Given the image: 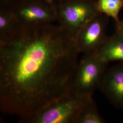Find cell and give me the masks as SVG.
<instances>
[{"mask_svg":"<svg viewBox=\"0 0 123 123\" xmlns=\"http://www.w3.org/2000/svg\"><path fill=\"white\" fill-rule=\"evenodd\" d=\"M98 88L112 104L123 109V64L106 69Z\"/></svg>","mask_w":123,"mask_h":123,"instance_id":"cell-7","label":"cell"},{"mask_svg":"<svg viewBox=\"0 0 123 123\" xmlns=\"http://www.w3.org/2000/svg\"><path fill=\"white\" fill-rule=\"evenodd\" d=\"M107 64L101 61L95 53L84 55L78 62L75 71L72 91L82 95H92L98 88Z\"/></svg>","mask_w":123,"mask_h":123,"instance_id":"cell-4","label":"cell"},{"mask_svg":"<svg viewBox=\"0 0 123 123\" xmlns=\"http://www.w3.org/2000/svg\"><path fill=\"white\" fill-rule=\"evenodd\" d=\"M104 119L97 110L93 98L88 102L84 106L76 123H103Z\"/></svg>","mask_w":123,"mask_h":123,"instance_id":"cell-11","label":"cell"},{"mask_svg":"<svg viewBox=\"0 0 123 123\" xmlns=\"http://www.w3.org/2000/svg\"><path fill=\"white\" fill-rule=\"evenodd\" d=\"M72 91L52 102L22 123H76L84 106L92 98Z\"/></svg>","mask_w":123,"mask_h":123,"instance_id":"cell-2","label":"cell"},{"mask_svg":"<svg viewBox=\"0 0 123 123\" xmlns=\"http://www.w3.org/2000/svg\"><path fill=\"white\" fill-rule=\"evenodd\" d=\"M9 8L20 26L51 24L58 20L57 8L33 0H21Z\"/></svg>","mask_w":123,"mask_h":123,"instance_id":"cell-5","label":"cell"},{"mask_svg":"<svg viewBox=\"0 0 123 123\" xmlns=\"http://www.w3.org/2000/svg\"><path fill=\"white\" fill-rule=\"evenodd\" d=\"M116 30L123 32V19L122 21H119V22L116 23Z\"/></svg>","mask_w":123,"mask_h":123,"instance_id":"cell-14","label":"cell"},{"mask_svg":"<svg viewBox=\"0 0 123 123\" xmlns=\"http://www.w3.org/2000/svg\"><path fill=\"white\" fill-rule=\"evenodd\" d=\"M94 53L101 61L107 64L111 62H123V32L116 30Z\"/></svg>","mask_w":123,"mask_h":123,"instance_id":"cell-8","label":"cell"},{"mask_svg":"<svg viewBox=\"0 0 123 123\" xmlns=\"http://www.w3.org/2000/svg\"><path fill=\"white\" fill-rule=\"evenodd\" d=\"M21 0H0V6L9 7Z\"/></svg>","mask_w":123,"mask_h":123,"instance_id":"cell-13","label":"cell"},{"mask_svg":"<svg viewBox=\"0 0 123 123\" xmlns=\"http://www.w3.org/2000/svg\"><path fill=\"white\" fill-rule=\"evenodd\" d=\"M98 12L119 22V14L123 8V0H98L96 1Z\"/></svg>","mask_w":123,"mask_h":123,"instance_id":"cell-10","label":"cell"},{"mask_svg":"<svg viewBox=\"0 0 123 123\" xmlns=\"http://www.w3.org/2000/svg\"><path fill=\"white\" fill-rule=\"evenodd\" d=\"M57 11L59 25L74 39L82 27L99 12L93 0H67Z\"/></svg>","mask_w":123,"mask_h":123,"instance_id":"cell-3","label":"cell"},{"mask_svg":"<svg viewBox=\"0 0 123 123\" xmlns=\"http://www.w3.org/2000/svg\"><path fill=\"white\" fill-rule=\"evenodd\" d=\"M108 18L99 12L80 30L74 38L79 53L84 55L91 54L101 48L108 38L106 34Z\"/></svg>","mask_w":123,"mask_h":123,"instance_id":"cell-6","label":"cell"},{"mask_svg":"<svg viewBox=\"0 0 123 123\" xmlns=\"http://www.w3.org/2000/svg\"><path fill=\"white\" fill-rule=\"evenodd\" d=\"M79 53L53 23L20 26L0 43V109L19 123L72 91Z\"/></svg>","mask_w":123,"mask_h":123,"instance_id":"cell-1","label":"cell"},{"mask_svg":"<svg viewBox=\"0 0 123 123\" xmlns=\"http://www.w3.org/2000/svg\"><path fill=\"white\" fill-rule=\"evenodd\" d=\"M19 26L10 8L0 6V43L8 39Z\"/></svg>","mask_w":123,"mask_h":123,"instance_id":"cell-9","label":"cell"},{"mask_svg":"<svg viewBox=\"0 0 123 123\" xmlns=\"http://www.w3.org/2000/svg\"><path fill=\"white\" fill-rule=\"evenodd\" d=\"M54 6L56 8L67 0H33Z\"/></svg>","mask_w":123,"mask_h":123,"instance_id":"cell-12","label":"cell"}]
</instances>
